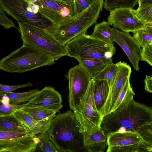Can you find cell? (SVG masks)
Returning a JSON list of instances; mask_svg holds the SVG:
<instances>
[{"label":"cell","mask_w":152,"mask_h":152,"mask_svg":"<svg viewBox=\"0 0 152 152\" xmlns=\"http://www.w3.org/2000/svg\"><path fill=\"white\" fill-rule=\"evenodd\" d=\"M151 122L152 108L133 98L103 117L100 127L106 134L118 130L134 132L137 127Z\"/></svg>","instance_id":"1"},{"label":"cell","mask_w":152,"mask_h":152,"mask_svg":"<svg viewBox=\"0 0 152 152\" xmlns=\"http://www.w3.org/2000/svg\"><path fill=\"white\" fill-rule=\"evenodd\" d=\"M48 131L50 138L60 152L86 151L83 132L71 110L56 115Z\"/></svg>","instance_id":"2"},{"label":"cell","mask_w":152,"mask_h":152,"mask_svg":"<svg viewBox=\"0 0 152 152\" xmlns=\"http://www.w3.org/2000/svg\"><path fill=\"white\" fill-rule=\"evenodd\" d=\"M104 2V0H94L83 11L46 30L60 44L65 45L74 38L86 34L88 29L96 23Z\"/></svg>","instance_id":"3"},{"label":"cell","mask_w":152,"mask_h":152,"mask_svg":"<svg viewBox=\"0 0 152 152\" xmlns=\"http://www.w3.org/2000/svg\"><path fill=\"white\" fill-rule=\"evenodd\" d=\"M55 61L39 50L22 45L0 61V69L8 72L21 73L51 65Z\"/></svg>","instance_id":"4"},{"label":"cell","mask_w":152,"mask_h":152,"mask_svg":"<svg viewBox=\"0 0 152 152\" xmlns=\"http://www.w3.org/2000/svg\"><path fill=\"white\" fill-rule=\"evenodd\" d=\"M65 45L69 56L97 59L107 64L113 63L116 50L114 45L86 34L74 38Z\"/></svg>","instance_id":"5"},{"label":"cell","mask_w":152,"mask_h":152,"mask_svg":"<svg viewBox=\"0 0 152 152\" xmlns=\"http://www.w3.org/2000/svg\"><path fill=\"white\" fill-rule=\"evenodd\" d=\"M18 23L23 45L34 48L55 60L67 55L65 45L60 44L46 29Z\"/></svg>","instance_id":"6"},{"label":"cell","mask_w":152,"mask_h":152,"mask_svg":"<svg viewBox=\"0 0 152 152\" xmlns=\"http://www.w3.org/2000/svg\"><path fill=\"white\" fill-rule=\"evenodd\" d=\"M94 89V80L91 79L85 94L73 111L82 132L88 134H92L101 128L103 118L95 105Z\"/></svg>","instance_id":"7"},{"label":"cell","mask_w":152,"mask_h":152,"mask_svg":"<svg viewBox=\"0 0 152 152\" xmlns=\"http://www.w3.org/2000/svg\"><path fill=\"white\" fill-rule=\"evenodd\" d=\"M0 4L4 11L18 23L44 29L52 25L50 21L40 13L31 12L34 3L28 0H0Z\"/></svg>","instance_id":"8"},{"label":"cell","mask_w":152,"mask_h":152,"mask_svg":"<svg viewBox=\"0 0 152 152\" xmlns=\"http://www.w3.org/2000/svg\"><path fill=\"white\" fill-rule=\"evenodd\" d=\"M107 135V152H142L152 151L136 133L130 131L118 130Z\"/></svg>","instance_id":"9"},{"label":"cell","mask_w":152,"mask_h":152,"mask_svg":"<svg viewBox=\"0 0 152 152\" xmlns=\"http://www.w3.org/2000/svg\"><path fill=\"white\" fill-rule=\"evenodd\" d=\"M66 77L69 84V105L70 109L74 111L85 94L91 78L80 64L69 69Z\"/></svg>","instance_id":"10"},{"label":"cell","mask_w":152,"mask_h":152,"mask_svg":"<svg viewBox=\"0 0 152 152\" xmlns=\"http://www.w3.org/2000/svg\"><path fill=\"white\" fill-rule=\"evenodd\" d=\"M38 142L36 135L0 131V152H33Z\"/></svg>","instance_id":"11"},{"label":"cell","mask_w":152,"mask_h":152,"mask_svg":"<svg viewBox=\"0 0 152 152\" xmlns=\"http://www.w3.org/2000/svg\"><path fill=\"white\" fill-rule=\"evenodd\" d=\"M107 19L110 25L126 32L133 33L149 26L145 25L138 18L134 9L130 8L113 9L110 11Z\"/></svg>","instance_id":"12"},{"label":"cell","mask_w":152,"mask_h":152,"mask_svg":"<svg viewBox=\"0 0 152 152\" xmlns=\"http://www.w3.org/2000/svg\"><path fill=\"white\" fill-rule=\"evenodd\" d=\"M34 4L39 7V12L57 24L73 15V2L61 0H37Z\"/></svg>","instance_id":"13"},{"label":"cell","mask_w":152,"mask_h":152,"mask_svg":"<svg viewBox=\"0 0 152 152\" xmlns=\"http://www.w3.org/2000/svg\"><path fill=\"white\" fill-rule=\"evenodd\" d=\"M117 63L118 69L115 77L109 89L106 100L99 110L103 117L111 112L132 72L131 67L126 63L120 61Z\"/></svg>","instance_id":"14"},{"label":"cell","mask_w":152,"mask_h":152,"mask_svg":"<svg viewBox=\"0 0 152 152\" xmlns=\"http://www.w3.org/2000/svg\"><path fill=\"white\" fill-rule=\"evenodd\" d=\"M114 42L122 48L136 71H140L139 62L141 58V49L136 40L129 32L122 31L112 28Z\"/></svg>","instance_id":"15"},{"label":"cell","mask_w":152,"mask_h":152,"mask_svg":"<svg viewBox=\"0 0 152 152\" xmlns=\"http://www.w3.org/2000/svg\"><path fill=\"white\" fill-rule=\"evenodd\" d=\"M61 95L54 88L48 86L39 91L27 103L58 112L63 107Z\"/></svg>","instance_id":"16"},{"label":"cell","mask_w":152,"mask_h":152,"mask_svg":"<svg viewBox=\"0 0 152 152\" xmlns=\"http://www.w3.org/2000/svg\"><path fill=\"white\" fill-rule=\"evenodd\" d=\"M12 114L35 135L47 131L50 128L52 120L54 117L37 121L20 109L16 110Z\"/></svg>","instance_id":"17"},{"label":"cell","mask_w":152,"mask_h":152,"mask_svg":"<svg viewBox=\"0 0 152 152\" xmlns=\"http://www.w3.org/2000/svg\"><path fill=\"white\" fill-rule=\"evenodd\" d=\"M84 149L88 152H103L108 145L107 135L100 128L91 134L83 132Z\"/></svg>","instance_id":"18"},{"label":"cell","mask_w":152,"mask_h":152,"mask_svg":"<svg viewBox=\"0 0 152 152\" xmlns=\"http://www.w3.org/2000/svg\"><path fill=\"white\" fill-rule=\"evenodd\" d=\"M0 131L24 133L31 132L13 114L0 115Z\"/></svg>","instance_id":"19"},{"label":"cell","mask_w":152,"mask_h":152,"mask_svg":"<svg viewBox=\"0 0 152 152\" xmlns=\"http://www.w3.org/2000/svg\"><path fill=\"white\" fill-rule=\"evenodd\" d=\"M39 91L38 89L23 93L12 92L0 95V99L7 105H18L29 101Z\"/></svg>","instance_id":"20"},{"label":"cell","mask_w":152,"mask_h":152,"mask_svg":"<svg viewBox=\"0 0 152 152\" xmlns=\"http://www.w3.org/2000/svg\"><path fill=\"white\" fill-rule=\"evenodd\" d=\"M109 88L105 80H94V97L97 110H99L105 103L108 96Z\"/></svg>","instance_id":"21"},{"label":"cell","mask_w":152,"mask_h":152,"mask_svg":"<svg viewBox=\"0 0 152 152\" xmlns=\"http://www.w3.org/2000/svg\"><path fill=\"white\" fill-rule=\"evenodd\" d=\"M90 35L95 38L114 45V41L112 28L108 22L104 20L95 25L93 31Z\"/></svg>","instance_id":"22"},{"label":"cell","mask_w":152,"mask_h":152,"mask_svg":"<svg viewBox=\"0 0 152 152\" xmlns=\"http://www.w3.org/2000/svg\"><path fill=\"white\" fill-rule=\"evenodd\" d=\"M87 71L91 79L108 64L102 60L94 58L77 57L75 58Z\"/></svg>","instance_id":"23"},{"label":"cell","mask_w":152,"mask_h":152,"mask_svg":"<svg viewBox=\"0 0 152 152\" xmlns=\"http://www.w3.org/2000/svg\"><path fill=\"white\" fill-rule=\"evenodd\" d=\"M21 110L31 115L34 119L41 121L54 117L57 113L42 107L30 105L25 103Z\"/></svg>","instance_id":"24"},{"label":"cell","mask_w":152,"mask_h":152,"mask_svg":"<svg viewBox=\"0 0 152 152\" xmlns=\"http://www.w3.org/2000/svg\"><path fill=\"white\" fill-rule=\"evenodd\" d=\"M118 69L117 63L108 64L92 79L95 81H105L107 83L110 89L115 79Z\"/></svg>","instance_id":"25"},{"label":"cell","mask_w":152,"mask_h":152,"mask_svg":"<svg viewBox=\"0 0 152 152\" xmlns=\"http://www.w3.org/2000/svg\"><path fill=\"white\" fill-rule=\"evenodd\" d=\"M36 135L38 142L35 151H37L42 152H60L50 138L48 130Z\"/></svg>","instance_id":"26"},{"label":"cell","mask_w":152,"mask_h":152,"mask_svg":"<svg viewBox=\"0 0 152 152\" xmlns=\"http://www.w3.org/2000/svg\"><path fill=\"white\" fill-rule=\"evenodd\" d=\"M135 95L131 86L129 79H128L120 93L112 110L111 112L123 105L133 98Z\"/></svg>","instance_id":"27"},{"label":"cell","mask_w":152,"mask_h":152,"mask_svg":"<svg viewBox=\"0 0 152 152\" xmlns=\"http://www.w3.org/2000/svg\"><path fill=\"white\" fill-rule=\"evenodd\" d=\"M133 37L141 48L152 44V26H148L133 33Z\"/></svg>","instance_id":"28"},{"label":"cell","mask_w":152,"mask_h":152,"mask_svg":"<svg viewBox=\"0 0 152 152\" xmlns=\"http://www.w3.org/2000/svg\"><path fill=\"white\" fill-rule=\"evenodd\" d=\"M139 0H105L103 7L110 11L116 8L127 7L133 9L137 4Z\"/></svg>","instance_id":"29"},{"label":"cell","mask_w":152,"mask_h":152,"mask_svg":"<svg viewBox=\"0 0 152 152\" xmlns=\"http://www.w3.org/2000/svg\"><path fill=\"white\" fill-rule=\"evenodd\" d=\"M134 132L139 135L144 143L152 147V122L137 127Z\"/></svg>","instance_id":"30"},{"label":"cell","mask_w":152,"mask_h":152,"mask_svg":"<svg viewBox=\"0 0 152 152\" xmlns=\"http://www.w3.org/2000/svg\"><path fill=\"white\" fill-rule=\"evenodd\" d=\"M134 11L138 18L145 25L152 26V4L138 7Z\"/></svg>","instance_id":"31"},{"label":"cell","mask_w":152,"mask_h":152,"mask_svg":"<svg viewBox=\"0 0 152 152\" xmlns=\"http://www.w3.org/2000/svg\"><path fill=\"white\" fill-rule=\"evenodd\" d=\"M25 103L18 105H7L0 99V115L12 114L16 110L23 108Z\"/></svg>","instance_id":"32"},{"label":"cell","mask_w":152,"mask_h":152,"mask_svg":"<svg viewBox=\"0 0 152 152\" xmlns=\"http://www.w3.org/2000/svg\"><path fill=\"white\" fill-rule=\"evenodd\" d=\"M140 60L152 66V44H146L142 48Z\"/></svg>","instance_id":"33"},{"label":"cell","mask_w":152,"mask_h":152,"mask_svg":"<svg viewBox=\"0 0 152 152\" xmlns=\"http://www.w3.org/2000/svg\"><path fill=\"white\" fill-rule=\"evenodd\" d=\"M94 0H73V15L83 11L88 7Z\"/></svg>","instance_id":"34"},{"label":"cell","mask_w":152,"mask_h":152,"mask_svg":"<svg viewBox=\"0 0 152 152\" xmlns=\"http://www.w3.org/2000/svg\"><path fill=\"white\" fill-rule=\"evenodd\" d=\"M32 83L29 82L27 83L18 85H6L0 84V95L12 92L20 88L28 87H31Z\"/></svg>","instance_id":"35"},{"label":"cell","mask_w":152,"mask_h":152,"mask_svg":"<svg viewBox=\"0 0 152 152\" xmlns=\"http://www.w3.org/2000/svg\"><path fill=\"white\" fill-rule=\"evenodd\" d=\"M0 25L6 29H10L13 27L16 28V26L12 20L6 15L5 12L2 8L0 4Z\"/></svg>","instance_id":"36"},{"label":"cell","mask_w":152,"mask_h":152,"mask_svg":"<svg viewBox=\"0 0 152 152\" xmlns=\"http://www.w3.org/2000/svg\"><path fill=\"white\" fill-rule=\"evenodd\" d=\"M145 90L149 93H152V77L147 75L144 80Z\"/></svg>","instance_id":"37"},{"label":"cell","mask_w":152,"mask_h":152,"mask_svg":"<svg viewBox=\"0 0 152 152\" xmlns=\"http://www.w3.org/2000/svg\"><path fill=\"white\" fill-rule=\"evenodd\" d=\"M137 4H139L138 7L152 4V0H139Z\"/></svg>","instance_id":"38"},{"label":"cell","mask_w":152,"mask_h":152,"mask_svg":"<svg viewBox=\"0 0 152 152\" xmlns=\"http://www.w3.org/2000/svg\"><path fill=\"white\" fill-rule=\"evenodd\" d=\"M28 0L30 2L33 3H34L35 2H36L37 1V0Z\"/></svg>","instance_id":"39"},{"label":"cell","mask_w":152,"mask_h":152,"mask_svg":"<svg viewBox=\"0 0 152 152\" xmlns=\"http://www.w3.org/2000/svg\"><path fill=\"white\" fill-rule=\"evenodd\" d=\"M64 1H69L73 2V0H61Z\"/></svg>","instance_id":"40"}]
</instances>
